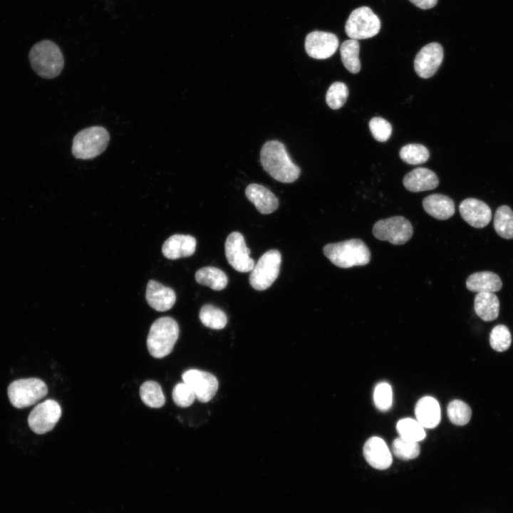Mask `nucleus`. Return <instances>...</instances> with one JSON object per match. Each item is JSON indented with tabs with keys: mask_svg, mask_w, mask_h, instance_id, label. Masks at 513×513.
<instances>
[{
	"mask_svg": "<svg viewBox=\"0 0 513 513\" xmlns=\"http://www.w3.org/2000/svg\"><path fill=\"white\" fill-rule=\"evenodd\" d=\"M260 160L264 170L281 182H293L300 175L301 169L292 162L284 145L278 140L264 143L260 152Z\"/></svg>",
	"mask_w": 513,
	"mask_h": 513,
	"instance_id": "obj_1",
	"label": "nucleus"
},
{
	"mask_svg": "<svg viewBox=\"0 0 513 513\" xmlns=\"http://www.w3.org/2000/svg\"><path fill=\"white\" fill-rule=\"evenodd\" d=\"M28 58L33 70L46 79L57 77L64 66L61 48L50 40H43L34 44L29 51Z\"/></svg>",
	"mask_w": 513,
	"mask_h": 513,
	"instance_id": "obj_2",
	"label": "nucleus"
},
{
	"mask_svg": "<svg viewBox=\"0 0 513 513\" xmlns=\"http://www.w3.org/2000/svg\"><path fill=\"white\" fill-rule=\"evenodd\" d=\"M323 252L332 264L344 269L364 266L370 261V252L360 239L327 244Z\"/></svg>",
	"mask_w": 513,
	"mask_h": 513,
	"instance_id": "obj_3",
	"label": "nucleus"
},
{
	"mask_svg": "<svg viewBox=\"0 0 513 513\" xmlns=\"http://www.w3.org/2000/svg\"><path fill=\"white\" fill-rule=\"evenodd\" d=\"M179 326L171 317L157 319L151 325L147 338V347L152 356L162 358L170 354L178 338Z\"/></svg>",
	"mask_w": 513,
	"mask_h": 513,
	"instance_id": "obj_4",
	"label": "nucleus"
},
{
	"mask_svg": "<svg viewBox=\"0 0 513 513\" xmlns=\"http://www.w3.org/2000/svg\"><path fill=\"white\" fill-rule=\"evenodd\" d=\"M110 135L103 126H91L79 131L73 138L71 152L74 157L90 160L103 153L108 145Z\"/></svg>",
	"mask_w": 513,
	"mask_h": 513,
	"instance_id": "obj_5",
	"label": "nucleus"
},
{
	"mask_svg": "<svg viewBox=\"0 0 513 513\" xmlns=\"http://www.w3.org/2000/svg\"><path fill=\"white\" fill-rule=\"evenodd\" d=\"M47 393L46 383L36 378L16 380L10 383L7 389L10 403L17 408L34 405L44 398Z\"/></svg>",
	"mask_w": 513,
	"mask_h": 513,
	"instance_id": "obj_6",
	"label": "nucleus"
},
{
	"mask_svg": "<svg viewBox=\"0 0 513 513\" xmlns=\"http://www.w3.org/2000/svg\"><path fill=\"white\" fill-rule=\"evenodd\" d=\"M380 26L379 18L370 8L361 6L354 9L349 15L345 31L351 39H366L377 35Z\"/></svg>",
	"mask_w": 513,
	"mask_h": 513,
	"instance_id": "obj_7",
	"label": "nucleus"
},
{
	"mask_svg": "<svg viewBox=\"0 0 513 513\" xmlns=\"http://www.w3.org/2000/svg\"><path fill=\"white\" fill-rule=\"evenodd\" d=\"M281 256L276 249L265 252L258 260L249 275V284L256 290L268 289L279 276Z\"/></svg>",
	"mask_w": 513,
	"mask_h": 513,
	"instance_id": "obj_8",
	"label": "nucleus"
},
{
	"mask_svg": "<svg viewBox=\"0 0 513 513\" xmlns=\"http://www.w3.org/2000/svg\"><path fill=\"white\" fill-rule=\"evenodd\" d=\"M374 237L395 245L407 242L413 236V229L409 220L402 216H395L376 222L373 227Z\"/></svg>",
	"mask_w": 513,
	"mask_h": 513,
	"instance_id": "obj_9",
	"label": "nucleus"
},
{
	"mask_svg": "<svg viewBox=\"0 0 513 513\" xmlns=\"http://www.w3.org/2000/svg\"><path fill=\"white\" fill-rule=\"evenodd\" d=\"M61 416L60 405L48 399L34 407L28 417L31 430L36 434L46 433L55 427Z\"/></svg>",
	"mask_w": 513,
	"mask_h": 513,
	"instance_id": "obj_10",
	"label": "nucleus"
},
{
	"mask_svg": "<svg viewBox=\"0 0 513 513\" xmlns=\"http://www.w3.org/2000/svg\"><path fill=\"white\" fill-rule=\"evenodd\" d=\"M225 255L229 264L242 273L252 270L255 263L249 256L251 251L247 247L243 235L237 232L230 233L224 244Z\"/></svg>",
	"mask_w": 513,
	"mask_h": 513,
	"instance_id": "obj_11",
	"label": "nucleus"
},
{
	"mask_svg": "<svg viewBox=\"0 0 513 513\" xmlns=\"http://www.w3.org/2000/svg\"><path fill=\"white\" fill-rule=\"evenodd\" d=\"M182 378L193 390L196 398L201 403L211 400L218 389L217 378L206 371L190 369L183 373Z\"/></svg>",
	"mask_w": 513,
	"mask_h": 513,
	"instance_id": "obj_12",
	"label": "nucleus"
},
{
	"mask_svg": "<svg viewBox=\"0 0 513 513\" xmlns=\"http://www.w3.org/2000/svg\"><path fill=\"white\" fill-rule=\"evenodd\" d=\"M338 43V38L334 33L314 31L306 35L304 47L310 57L315 59H326L335 53Z\"/></svg>",
	"mask_w": 513,
	"mask_h": 513,
	"instance_id": "obj_13",
	"label": "nucleus"
},
{
	"mask_svg": "<svg viewBox=\"0 0 513 513\" xmlns=\"http://www.w3.org/2000/svg\"><path fill=\"white\" fill-rule=\"evenodd\" d=\"M444 57L442 46L432 42L423 46L414 60V68L416 73L423 78L432 76L438 70Z\"/></svg>",
	"mask_w": 513,
	"mask_h": 513,
	"instance_id": "obj_14",
	"label": "nucleus"
},
{
	"mask_svg": "<svg viewBox=\"0 0 513 513\" xmlns=\"http://www.w3.org/2000/svg\"><path fill=\"white\" fill-rule=\"evenodd\" d=\"M462 218L475 228L486 227L492 219V210L483 201L467 198L459 206Z\"/></svg>",
	"mask_w": 513,
	"mask_h": 513,
	"instance_id": "obj_15",
	"label": "nucleus"
},
{
	"mask_svg": "<svg viewBox=\"0 0 513 513\" xmlns=\"http://www.w3.org/2000/svg\"><path fill=\"white\" fill-rule=\"evenodd\" d=\"M363 455L368 463L378 470H385L392 464L391 453L385 441L378 437H372L366 442Z\"/></svg>",
	"mask_w": 513,
	"mask_h": 513,
	"instance_id": "obj_16",
	"label": "nucleus"
},
{
	"mask_svg": "<svg viewBox=\"0 0 513 513\" xmlns=\"http://www.w3.org/2000/svg\"><path fill=\"white\" fill-rule=\"evenodd\" d=\"M145 296L148 304L158 311L169 310L176 301L173 289L154 280L148 281Z\"/></svg>",
	"mask_w": 513,
	"mask_h": 513,
	"instance_id": "obj_17",
	"label": "nucleus"
},
{
	"mask_svg": "<svg viewBox=\"0 0 513 513\" xmlns=\"http://www.w3.org/2000/svg\"><path fill=\"white\" fill-rule=\"evenodd\" d=\"M245 195L261 214H270L278 208L277 197L263 185L256 183L249 185L245 190Z\"/></svg>",
	"mask_w": 513,
	"mask_h": 513,
	"instance_id": "obj_18",
	"label": "nucleus"
},
{
	"mask_svg": "<svg viewBox=\"0 0 513 513\" xmlns=\"http://www.w3.org/2000/svg\"><path fill=\"white\" fill-rule=\"evenodd\" d=\"M196 248V239L191 235L174 234L163 244L162 252L170 259L192 255Z\"/></svg>",
	"mask_w": 513,
	"mask_h": 513,
	"instance_id": "obj_19",
	"label": "nucleus"
},
{
	"mask_svg": "<svg viewBox=\"0 0 513 513\" xmlns=\"http://www.w3.org/2000/svg\"><path fill=\"white\" fill-rule=\"evenodd\" d=\"M403 182L408 191L418 192L435 189L439 184V180L430 169L417 167L405 175Z\"/></svg>",
	"mask_w": 513,
	"mask_h": 513,
	"instance_id": "obj_20",
	"label": "nucleus"
},
{
	"mask_svg": "<svg viewBox=\"0 0 513 513\" xmlns=\"http://www.w3.org/2000/svg\"><path fill=\"white\" fill-rule=\"evenodd\" d=\"M416 420L426 428L437 426L440 421V408L438 402L432 397L420 398L415 408Z\"/></svg>",
	"mask_w": 513,
	"mask_h": 513,
	"instance_id": "obj_21",
	"label": "nucleus"
},
{
	"mask_svg": "<svg viewBox=\"0 0 513 513\" xmlns=\"http://www.w3.org/2000/svg\"><path fill=\"white\" fill-rule=\"evenodd\" d=\"M423 207L428 214L440 220L450 218L455 211L453 200L441 194H432L424 198Z\"/></svg>",
	"mask_w": 513,
	"mask_h": 513,
	"instance_id": "obj_22",
	"label": "nucleus"
},
{
	"mask_svg": "<svg viewBox=\"0 0 513 513\" xmlns=\"http://www.w3.org/2000/svg\"><path fill=\"white\" fill-rule=\"evenodd\" d=\"M467 289L472 292H495L502 287L500 277L488 271L472 274L466 281Z\"/></svg>",
	"mask_w": 513,
	"mask_h": 513,
	"instance_id": "obj_23",
	"label": "nucleus"
},
{
	"mask_svg": "<svg viewBox=\"0 0 513 513\" xmlns=\"http://www.w3.org/2000/svg\"><path fill=\"white\" fill-rule=\"evenodd\" d=\"M476 314L484 321L496 319L499 313V301L492 292L477 293L474 300Z\"/></svg>",
	"mask_w": 513,
	"mask_h": 513,
	"instance_id": "obj_24",
	"label": "nucleus"
},
{
	"mask_svg": "<svg viewBox=\"0 0 513 513\" xmlns=\"http://www.w3.org/2000/svg\"><path fill=\"white\" fill-rule=\"evenodd\" d=\"M196 281L202 285L207 286L215 291L224 289L228 282L227 275L221 269L213 266H205L195 273Z\"/></svg>",
	"mask_w": 513,
	"mask_h": 513,
	"instance_id": "obj_25",
	"label": "nucleus"
},
{
	"mask_svg": "<svg viewBox=\"0 0 513 513\" xmlns=\"http://www.w3.org/2000/svg\"><path fill=\"white\" fill-rule=\"evenodd\" d=\"M359 51L360 44L358 40L351 38L344 41L340 47L342 63L352 73H357L361 70Z\"/></svg>",
	"mask_w": 513,
	"mask_h": 513,
	"instance_id": "obj_26",
	"label": "nucleus"
},
{
	"mask_svg": "<svg viewBox=\"0 0 513 513\" xmlns=\"http://www.w3.org/2000/svg\"><path fill=\"white\" fill-rule=\"evenodd\" d=\"M494 228L501 237L513 239V211L507 205L499 206L494 217Z\"/></svg>",
	"mask_w": 513,
	"mask_h": 513,
	"instance_id": "obj_27",
	"label": "nucleus"
},
{
	"mask_svg": "<svg viewBox=\"0 0 513 513\" xmlns=\"http://www.w3.org/2000/svg\"><path fill=\"white\" fill-rule=\"evenodd\" d=\"M142 401L148 407L159 408L164 405L165 397L160 385L155 381L144 382L140 388Z\"/></svg>",
	"mask_w": 513,
	"mask_h": 513,
	"instance_id": "obj_28",
	"label": "nucleus"
},
{
	"mask_svg": "<svg viewBox=\"0 0 513 513\" xmlns=\"http://www.w3.org/2000/svg\"><path fill=\"white\" fill-rule=\"evenodd\" d=\"M199 317L202 323L212 329H222L227 323V318L223 311L211 304L203 306Z\"/></svg>",
	"mask_w": 513,
	"mask_h": 513,
	"instance_id": "obj_29",
	"label": "nucleus"
},
{
	"mask_svg": "<svg viewBox=\"0 0 513 513\" xmlns=\"http://www.w3.org/2000/svg\"><path fill=\"white\" fill-rule=\"evenodd\" d=\"M396 430L400 437L419 442L425 437L424 428L415 420L412 418H403L400 420L396 425Z\"/></svg>",
	"mask_w": 513,
	"mask_h": 513,
	"instance_id": "obj_30",
	"label": "nucleus"
},
{
	"mask_svg": "<svg viewBox=\"0 0 513 513\" xmlns=\"http://www.w3.org/2000/svg\"><path fill=\"white\" fill-rule=\"evenodd\" d=\"M429 156L428 148L418 143L408 144L400 150L401 160L410 165L423 164L428 160Z\"/></svg>",
	"mask_w": 513,
	"mask_h": 513,
	"instance_id": "obj_31",
	"label": "nucleus"
},
{
	"mask_svg": "<svg viewBox=\"0 0 513 513\" xmlns=\"http://www.w3.org/2000/svg\"><path fill=\"white\" fill-rule=\"evenodd\" d=\"M471 415L470 406L462 400H454L447 406V416L455 425H464L468 423Z\"/></svg>",
	"mask_w": 513,
	"mask_h": 513,
	"instance_id": "obj_32",
	"label": "nucleus"
},
{
	"mask_svg": "<svg viewBox=\"0 0 513 513\" xmlns=\"http://www.w3.org/2000/svg\"><path fill=\"white\" fill-rule=\"evenodd\" d=\"M392 450L393 454L403 460L414 459L420 453V446L418 442L408 440L400 437L393 442Z\"/></svg>",
	"mask_w": 513,
	"mask_h": 513,
	"instance_id": "obj_33",
	"label": "nucleus"
},
{
	"mask_svg": "<svg viewBox=\"0 0 513 513\" xmlns=\"http://www.w3.org/2000/svg\"><path fill=\"white\" fill-rule=\"evenodd\" d=\"M348 96L347 86L343 82L336 81L328 88L326 94V101L331 108L336 110L344 105Z\"/></svg>",
	"mask_w": 513,
	"mask_h": 513,
	"instance_id": "obj_34",
	"label": "nucleus"
},
{
	"mask_svg": "<svg viewBox=\"0 0 513 513\" xmlns=\"http://www.w3.org/2000/svg\"><path fill=\"white\" fill-rule=\"evenodd\" d=\"M492 348L499 352L507 351L512 343V336L509 328L502 324L494 326L489 335Z\"/></svg>",
	"mask_w": 513,
	"mask_h": 513,
	"instance_id": "obj_35",
	"label": "nucleus"
},
{
	"mask_svg": "<svg viewBox=\"0 0 513 513\" xmlns=\"http://www.w3.org/2000/svg\"><path fill=\"white\" fill-rule=\"evenodd\" d=\"M373 400L378 409L388 410L393 403V393L390 385L387 383H378L373 392Z\"/></svg>",
	"mask_w": 513,
	"mask_h": 513,
	"instance_id": "obj_36",
	"label": "nucleus"
},
{
	"mask_svg": "<svg viewBox=\"0 0 513 513\" xmlns=\"http://www.w3.org/2000/svg\"><path fill=\"white\" fill-rule=\"evenodd\" d=\"M195 398L193 390L185 382L177 383L172 390V399L177 406L189 407Z\"/></svg>",
	"mask_w": 513,
	"mask_h": 513,
	"instance_id": "obj_37",
	"label": "nucleus"
},
{
	"mask_svg": "<svg viewBox=\"0 0 513 513\" xmlns=\"http://www.w3.org/2000/svg\"><path fill=\"white\" fill-rule=\"evenodd\" d=\"M369 128L373 138L379 142L387 141L392 133L390 123L380 117H374L370 119Z\"/></svg>",
	"mask_w": 513,
	"mask_h": 513,
	"instance_id": "obj_38",
	"label": "nucleus"
},
{
	"mask_svg": "<svg viewBox=\"0 0 513 513\" xmlns=\"http://www.w3.org/2000/svg\"><path fill=\"white\" fill-rule=\"evenodd\" d=\"M417 7L421 9H430L433 8L437 3L438 0H409Z\"/></svg>",
	"mask_w": 513,
	"mask_h": 513,
	"instance_id": "obj_39",
	"label": "nucleus"
}]
</instances>
